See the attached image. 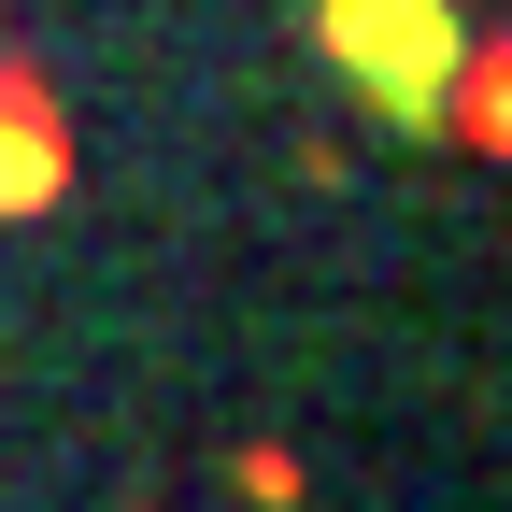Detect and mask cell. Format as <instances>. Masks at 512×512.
Listing matches in <instances>:
<instances>
[{
    "mask_svg": "<svg viewBox=\"0 0 512 512\" xmlns=\"http://www.w3.org/2000/svg\"><path fill=\"white\" fill-rule=\"evenodd\" d=\"M328 43L342 57H370V86H384V114H427V86H441V57H456V15L441 0H328Z\"/></svg>",
    "mask_w": 512,
    "mask_h": 512,
    "instance_id": "1",
    "label": "cell"
}]
</instances>
